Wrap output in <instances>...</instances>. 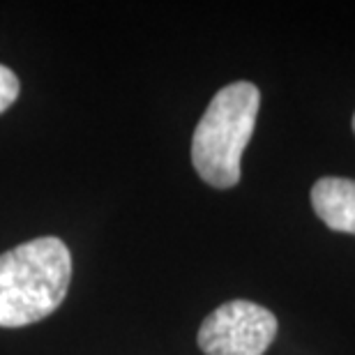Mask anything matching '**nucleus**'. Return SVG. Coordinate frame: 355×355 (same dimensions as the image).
<instances>
[{"label":"nucleus","instance_id":"2","mask_svg":"<svg viewBox=\"0 0 355 355\" xmlns=\"http://www.w3.org/2000/svg\"><path fill=\"white\" fill-rule=\"evenodd\" d=\"M261 92L250 81L229 83L212 97L191 139V164L203 182L229 189L240 182V159L250 144Z\"/></svg>","mask_w":355,"mask_h":355},{"label":"nucleus","instance_id":"1","mask_svg":"<svg viewBox=\"0 0 355 355\" xmlns=\"http://www.w3.org/2000/svg\"><path fill=\"white\" fill-rule=\"evenodd\" d=\"M72 282V254L60 238H35L0 254V328H24L60 307Z\"/></svg>","mask_w":355,"mask_h":355},{"label":"nucleus","instance_id":"4","mask_svg":"<svg viewBox=\"0 0 355 355\" xmlns=\"http://www.w3.org/2000/svg\"><path fill=\"white\" fill-rule=\"evenodd\" d=\"M311 205L328 229L355 236V180L321 178L311 187Z\"/></svg>","mask_w":355,"mask_h":355},{"label":"nucleus","instance_id":"6","mask_svg":"<svg viewBox=\"0 0 355 355\" xmlns=\"http://www.w3.org/2000/svg\"><path fill=\"white\" fill-rule=\"evenodd\" d=\"M353 132H355V116H353Z\"/></svg>","mask_w":355,"mask_h":355},{"label":"nucleus","instance_id":"3","mask_svg":"<svg viewBox=\"0 0 355 355\" xmlns=\"http://www.w3.org/2000/svg\"><path fill=\"white\" fill-rule=\"evenodd\" d=\"M277 316L250 300H231L212 311L198 330L205 355H263L275 342Z\"/></svg>","mask_w":355,"mask_h":355},{"label":"nucleus","instance_id":"5","mask_svg":"<svg viewBox=\"0 0 355 355\" xmlns=\"http://www.w3.org/2000/svg\"><path fill=\"white\" fill-rule=\"evenodd\" d=\"M19 92H21L19 76L14 74L10 67L0 65V113H5L14 102H17Z\"/></svg>","mask_w":355,"mask_h":355}]
</instances>
